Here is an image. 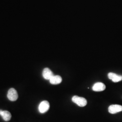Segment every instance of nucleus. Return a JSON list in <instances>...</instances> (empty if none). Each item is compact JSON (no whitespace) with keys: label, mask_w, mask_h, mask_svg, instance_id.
I'll use <instances>...</instances> for the list:
<instances>
[{"label":"nucleus","mask_w":122,"mask_h":122,"mask_svg":"<svg viewBox=\"0 0 122 122\" xmlns=\"http://www.w3.org/2000/svg\"><path fill=\"white\" fill-rule=\"evenodd\" d=\"M108 78L112 80L113 82H118L122 80V76L118 75L114 73L110 72L108 74Z\"/></svg>","instance_id":"5"},{"label":"nucleus","mask_w":122,"mask_h":122,"mask_svg":"<svg viewBox=\"0 0 122 122\" xmlns=\"http://www.w3.org/2000/svg\"><path fill=\"white\" fill-rule=\"evenodd\" d=\"M50 82L52 85L59 84L62 81V78L60 76L56 75L53 76L49 80Z\"/></svg>","instance_id":"9"},{"label":"nucleus","mask_w":122,"mask_h":122,"mask_svg":"<svg viewBox=\"0 0 122 122\" xmlns=\"http://www.w3.org/2000/svg\"><path fill=\"white\" fill-rule=\"evenodd\" d=\"M52 71L48 68H45L43 71V76L46 80H50L53 76Z\"/></svg>","instance_id":"7"},{"label":"nucleus","mask_w":122,"mask_h":122,"mask_svg":"<svg viewBox=\"0 0 122 122\" xmlns=\"http://www.w3.org/2000/svg\"><path fill=\"white\" fill-rule=\"evenodd\" d=\"M7 98L11 101H15L17 100L18 98L17 92L14 88H12L9 89L7 93Z\"/></svg>","instance_id":"2"},{"label":"nucleus","mask_w":122,"mask_h":122,"mask_svg":"<svg viewBox=\"0 0 122 122\" xmlns=\"http://www.w3.org/2000/svg\"><path fill=\"white\" fill-rule=\"evenodd\" d=\"M50 107L49 103L48 101L44 100L40 103L39 106V110L40 113H44L48 111Z\"/></svg>","instance_id":"3"},{"label":"nucleus","mask_w":122,"mask_h":122,"mask_svg":"<svg viewBox=\"0 0 122 122\" xmlns=\"http://www.w3.org/2000/svg\"><path fill=\"white\" fill-rule=\"evenodd\" d=\"M106 88V86L104 83L102 82H97L95 83L92 87V90L95 92H102L104 91Z\"/></svg>","instance_id":"6"},{"label":"nucleus","mask_w":122,"mask_h":122,"mask_svg":"<svg viewBox=\"0 0 122 122\" xmlns=\"http://www.w3.org/2000/svg\"><path fill=\"white\" fill-rule=\"evenodd\" d=\"M0 115L5 121H8L11 118V115L8 111L0 110Z\"/></svg>","instance_id":"8"},{"label":"nucleus","mask_w":122,"mask_h":122,"mask_svg":"<svg viewBox=\"0 0 122 122\" xmlns=\"http://www.w3.org/2000/svg\"><path fill=\"white\" fill-rule=\"evenodd\" d=\"M122 111V106L120 105H111L109 107V112L111 114H115Z\"/></svg>","instance_id":"4"},{"label":"nucleus","mask_w":122,"mask_h":122,"mask_svg":"<svg viewBox=\"0 0 122 122\" xmlns=\"http://www.w3.org/2000/svg\"><path fill=\"white\" fill-rule=\"evenodd\" d=\"M72 101L80 107H84L87 105L86 100L81 97L75 96L72 98Z\"/></svg>","instance_id":"1"}]
</instances>
